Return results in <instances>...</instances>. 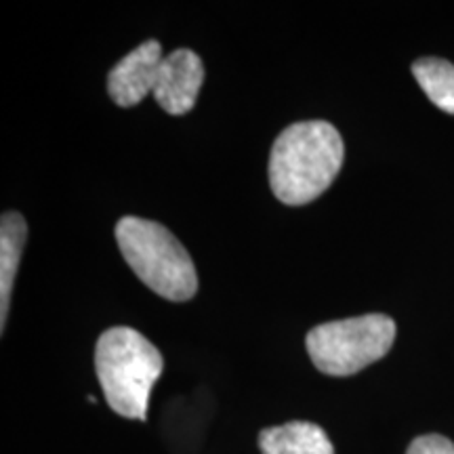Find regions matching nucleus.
I'll list each match as a JSON object with an SVG mask.
<instances>
[{
  "mask_svg": "<svg viewBox=\"0 0 454 454\" xmlns=\"http://www.w3.org/2000/svg\"><path fill=\"white\" fill-rule=\"evenodd\" d=\"M343 160V137L331 122H294L271 145L268 167L271 192L288 207H303L333 185Z\"/></svg>",
  "mask_w": 454,
  "mask_h": 454,
  "instance_id": "f257e3e1",
  "label": "nucleus"
},
{
  "mask_svg": "<svg viewBox=\"0 0 454 454\" xmlns=\"http://www.w3.org/2000/svg\"><path fill=\"white\" fill-rule=\"evenodd\" d=\"M95 371L107 406L124 419L145 421L150 394L164 360L150 339L130 326H114L95 348Z\"/></svg>",
  "mask_w": 454,
  "mask_h": 454,
  "instance_id": "f03ea898",
  "label": "nucleus"
},
{
  "mask_svg": "<svg viewBox=\"0 0 454 454\" xmlns=\"http://www.w3.org/2000/svg\"><path fill=\"white\" fill-rule=\"evenodd\" d=\"M118 248L135 276L168 301H190L198 293V274L185 247L162 223L122 217L114 230Z\"/></svg>",
  "mask_w": 454,
  "mask_h": 454,
  "instance_id": "7ed1b4c3",
  "label": "nucleus"
},
{
  "mask_svg": "<svg viewBox=\"0 0 454 454\" xmlns=\"http://www.w3.org/2000/svg\"><path fill=\"white\" fill-rule=\"evenodd\" d=\"M395 322L385 314H366L311 328L305 348L320 372L351 377L389 354Z\"/></svg>",
  "mask_w": 454,
  "mask_h": 454,
  "instance_id": "20e7f679",
  "label": "nucleus"
},
{
  "mask_svg": "<svg viewBox=\"0 0 454 454\" xmlns=\"http://www.w3.org/2000/svg\"><path fill=\"white\" fill-rule=\"evenodd\" d=\"M202 82L204 66L200 55L192 49H177L162 59L154 99L170 116H181L196 106Z\"/></svg>",
  "mask_w": 454,
  "mask_h": 454,
  "instance_id": "39448f33",
  "label": "nucleus"
},
{
  "mask_svg": "<svg viewBox=\"0 0 454 454\" xmlns=\"http://www.w3.org/2000/svg\"><path fill=\"white\" fill-rule=\"evenodd\" d=\"M164 55L158 41H145L124 55L107 74V93L114 104L133 107L147 95H154L158 70Z\"/></svg>",
  "mask_w": 454,
  "mask_h": 454,
  "instance_id": "423d86ee",
  "label": "nucleus"
},
{
  "mask_svg": "<svg viewBox=\"0 0 454 454\" xmlns=\"http://www.w3.org/2000/svg\"><path fill=\"white\" fill-rule=\"evenodd\" d=\"M27 223L17 211H4L0 219V333H4L11 308V293L21 263Z\"/></svg>",
  "mask_w": 454,
  "mask_h": 454,
  "instance_id": "0eeeda50",
  "label": "nucleus"
},
{
  "mask_svg": "<svg viewBox=\"0 0 454 454\" xmlns=\"http://www.w3.org/2000/svg\"><path fill=\"white\" fill-rule=\"evenodd\" d=\"M259 448L263 454H334L326 431L309 421H291L263 429L259 434Z\"/></svg>",
  "mask_w": 454,
  "mask_h": 454,
  "instance_id": "6e6552de",
  "label": "nucleus"
},
{
  "mask_svg": "<svg viewBox=\"0 0 454 454\" xmlns=\"http://www.w3.org/2000/svg\"><path fill=\"white\" fill-rule=\"evenodd\" d=\"M412 74L429 101L442 112L454 114V66L440 57H421L412 64Z\"/></svg>",
  "mask_w": 454,
  "mask_h": 454,
  "instance_id": "1a4fd4ad",
  "label": "nucleus"
},
{
  "mask_svg": "<svg viewBox=\"0 0 454 454\" xmlns=\"http://www.w3.org/2000/svg\"><path fill=\"white\" fill-rule=\"evenodd\" d=\"M406 454H454V444L440 434L419 435L411 442Z\"/></svg>",
  "mask_w": 454,
  "mask_h": 454,
  "instance_id": "9d476101",
  "label": "nucleus"
}]
</instances>
